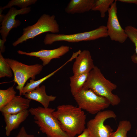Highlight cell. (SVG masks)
Wrapping results in <instances>:
<instances>
[{
	"label": "cell",
	"instance_id": "cell-1",
	"mask_svg": "<svg viewBox=\"0 0 137 137\" xmlns=\"http://www.w3.org/2000/svg\"><path fill=\"white\" fill-rule=\"evenodd\" d=\"M53 114L63 130L70 137L80 134L85 129L86 115L78 107L69 104L60 105Z\"/></svg>",
	"mask_w": 137,
	"mask_h": 137
},
{
	"label": "cell",
	"instance_id": "cell-2",
	"mask_svg": "<svg viewBox=\"0 0 137 137\" xmlns=\"http://www.w3.org/2000/svg\"><path fill=\"white\" fill-rule=\"evenodd\" d=\"M117 87L115 84L105 77L99 68L95 66L89 72L83 88L90 90L97 95L106 98L111 105L115 106L118 105L121 100L118 95L112 92Z\"/></svg>",
	"mask_w": 137,
	"mask_h": 137
},
{
	"label": "cell",
	"instance_id": "cell-3",
	"mask_svg": "<svg viewBox=\"0 0 137 137\" xmlns=\"http://www.w3.org/2000/svg\"><path fill=\"white\" fill-rule=\"evenodd\" d=\"M28 110L40 130L47 137H70L63 130L59 121L53 115L55 109L39 106L31 108Z\"/></svg>",
	"mask_w": 137,
	"mask_h": 137
},
{
	"label": "cell",
	"instance_id": "cell-4",
	"mask_svg": "<svg viewBox=\"0 0 137 137\" xmlns=\"http://www.w3.org/2000/svg\"><path fill=\"white\" fill-rule=\"evenodd\" d=\"M59 31V26L55 19V16L44 14L35 24L24 28L22 35L13 43L12 45L16 46L44 32H49L56 33Z\"/></svg>",
	"mask_w": 137,
	"mask_h": 137
},
{
	"label": "cell",
	"instance_id": "cell-5",
	"mask_svg": "<svg viewBox=\"0 0 137 137\" xmlns=\"http://www.w3.org/2000/svg\"><path fill=\"white\" fill-rule=\"evenodd\" d=\"M5 58L13 72V81L17 84L16 89L19 90V95L21 96L23 89L27 81L30 78L35 80L36 76L42 71L43 66L39 64L28 65L15 60Z\"/></svg>",
	"mask_w": 137,
	"mask_h": 137
},
{
	"label": "cell",
	"instance_id": "cell-6",
	"mask_svg": "<svg viewBox=\"0 0 137 137\" xmlns=\"http://www.w3.org/2000/svg\"><path fill=\"white\" fill-rule=\"evenodd\" d=\"M108 36L106 26L102 25L91 31L74 34L48 33L45 36L43 42L46 45H51L55 42L59 41L77 42L93 40Z\"/></svg>",
	"mask_w": 137,
	"mask_h": 137
},
{
	"label": "cell",
	"instance_id": "cell-7",
	"mask_svg": "<svg viewBox=\"0 0 137 137\" xmlns=\"http://www.w3.org/2000/svg\"><path fill=\"white\" fill-rule=\"evenodd\" d=\"M73 96L79 107L92 114H97L111 105L106 98L97 95L90 90L83 88Z\"/></svg>",
	"mask_w": 137,
	"mask_h": 137
},
{
	"label": "cell",
	"instance_id": "cell-8",
	"mask_svg": "<svg viewBox=\"0 0 137 137\" xmlns=\"http://www.w3.org/2000/svg\"><path fill=\"white\" fill-rule=\"evenodd\" d=\"M116 117V114L113 111H100L88 122L87 128L92 137H109L113 130L110 126L105 125L104 122L108 119H115Z\"/></svg>",
	"mask_w": 137,
	"mask_h": 137
},
{
	"label": "cell",
	"instance_id": "cell-9",
	"mask_svg": "<svg viewBox=\"0 0 137 137\" xmlns=\"http://www.w3.org/2000/svg\"><path fill=\"white\" fill-rule=\"evenodd\" d=\"M117 0H115L109 9L106 26L108 36L111 40L123 43L128 38L125 29L121 26L117 13Z\"/></svg>",
	"mask_w": 137,
	"mask_h": 137
},
{
	"label": "cell",
	"instance_id": "cell-10",
	"mask_svg": "<svg viewBox=\"0 0 137 137\" xmlns=\"http://www.w3.org/2000/svg\"><path fill=\"white\" fill-rule=\"evenodd\" d=\"M31 11V8L28 7L19 10L14 7L10 8L1 23L2 26L0 27V33L2 39L6 40L10 30L13 28H17L21 24L20 21L15 19L17 15L27 14Z\"/></svg>",
	"mask_w": 137,
	"mask_h": 137
},
{
	"label": "cell",
	"instance_id": "cell-11",
	"mask_svg": "<svg viewBox=\"0 0 137 137\" xmlns=\"http://www.w3.org/2000/svg\"><path fill=\"white\" fill-rule=\"evenodd\" d=\"M70 49L69 46L62 45L58 48L51 50L42 49L38 51L29 53L19 50L17 53L20 55L39 58L42 62V65L44 66L48 64L52 59L60 58L69 52Z\"/></svg>",
	"mask_w": 137,
	"mask_h": 137
},
{
	"label": "cell",
	"instance_id": "cell-12",
	"mask_svg": "<svg viewBox=\"0 0 137 137\" xmlns=\"http://www.w3.org/2000/svg\"><path fill=\"white\" fill-rule=\"evenodd\" d=\"M75 59L72 67L74 74L89 73L95 66L89 50H84L81 51Z\"/></svg>",
	"mask_w": 137,
	"mask_h": 137
},
{
	"label": "cell",
	"instance_id": "cell-13",
	"mask_svg": "<svg viewBox=\"0 0 137 137\" xmlns=\"http://www.w3.org/2000/svg\"><path fill=\"white\" fill-rule=\"evenodd\" d=\"M31 100L25 98L21 96L16 95L7 105L0 110L2 115L14 114L28 110Z\"/></svg>",
	"mask_w": 137,
	"mask_h": 137
},
{
	"label": "cell",
	"instance_id": "cell-14",
	"mask_svg": "<svg viewBox=\"0 0 137 137\" xmlns=\"http://www.w3.org/2000/svg\"><path fill=\"white\" fill-rule=\"evenodd\" d=\"M29 113L28 110H26L16 114L3 115L6 124V135L9 136L13 130L18 128L28 117Z\"/></svg>",
	"mask_w": 137,
	"mask_h": 137
},
{
	"label": "cell",
	"instance_id": "cell-15",
	"mask_svg": "<svg viewBox=\"0 0 137 137\" xmlns=\"http://www.w3.org/2000/svg\"><path fill=\"white\" fill-rule=\"evenodd\" d=\"M26 98L38 101L45 108H48L50 102L54 101L56 96L48 95L46 93V87L42 85L37 88L34 90L24 94Z\"/></svg>",
	"mask_w": 137,
	"mask_h": 137
},
{
	"label": "cell",
	"instance_id": "cell-16",
	"mask_svg": "<svg viewBox=\"0 0 137 137\" xmlns=\"http://www.w3.org/2000/svg\"><path fill=\"white\" fill-rule=\"evenodd\" d=\"M95 0H71L65 8L69 14L83 13L91 10Z\"/></svg>",
	"mask_w": 137,
	"mask_h": 137
},
{
	"label": "cell",
	"instance_id": "cell-17",
	"mask_svg": "<svg viewBox=\"0 0 137 137\" xmlns=\"http://www.w3.org/2000/svg\"><path fill=\"white\" fill-rule=\"evenodd\" d=\"M89 73L74 74L70 77L71 92L73 96L83 88Z\"/></svg>",
	"mask_w": 137,
	"mask_h": 137
},
{
	"label": "cell",
	"instance_id": "cell-18",
	"mask_svg": "<svg viewBox=\"0 0 137 137\" xmlns=\"http://www.w3.org/2000/svg\"><path fill=\"white\" fill-rule=\"evenodd\" d=\"M70 61H71V60L69 59L57 69L39 80L35 81L34 80L30 79L29 82H27L26 85L24 87L22 91V95H23L26 93L31 92L39 87V85L43 82L54 75Z\"/></svg>",
	"mask_w": 137,
	"mask_h": 137
},
{
	"label": "cell",
	"instance_id": "cell-19",
	"mask_svg": "<svg viewBox=\"0 0 137 137\" xmlns=\"http://www.w3.org/2000/svg\"><path fill=\"white\" fill-rule=\"evenodd\" d=\"M13 86L5 90H0V110L10 102L16 96Z\"/></svg>",
	"mask_w": 137,
	"mask_h": 137
},
{
	"label": "cell",
	"instance_id": "cell-20",
	"mask_svg": "<svg viewBox=\"0 0 137 137\" xmlns=\"http://www.w3.org/2000/svg\"><path fill=\"white\" fill-rule=\"evenodd\" d=\"M131 128V125L129 121L123 120L119 123L116 131L113 132L109 137H127V133Z\"/></svg>",
	"mask_w": 137,
	"mask_h": 137
},
{
	"label": "cell",
	"instance_id": "cell-21",
	"mask_svg": "<svg viewBox=\"0 0 137 137\" xmlns=\"http://www.w3.org/2000/svg\"><path fill=\"white\" fill-rule=\"evenodd\" d=\"M114 1V0H95L91 10L99 11L101 17L104 18Z\"/></svg>",
	"mask_w": 137,
	"mask_h": 137
},
{
	"label": "cell",
	"instance_id": "cell-22",
	"mask_svg": "<svg viewBox=\"0 0 137 137\" xmlns=\"http://www.w3.org/2000/svg\"><path fill=\"white\" fill-rule=\"evenodd\" d=\"M137 28L131 25H128L125 28V32L128 38L135 46V53L131 56L132 61L137 65Z\"/></svg>",
	"mask_w": 137,
	"mask_h": 137
},
{
	"label": "cell",
	"instance_id": "cell-23",
	"mask_svg": "<svg viewBox=\"0 0 137 137\" xmlns=\"http://www.w3.org/2000/svg\"><path fill=\"white\" fill-rule=\"evenodd\" d=\"M0 52V78H11L13 76L12 70Z\"/></svg>",
	"mask_w": 137,
	"mask_h": 137
},
{
	"label": "cell",
	"instance_id": "cell-24",
	"mask_svg": "<svg viewBox=\"0 0 137 137\" xmlns=\"http://www.w3.org/2000/svg\"><path fill=\"white\" fill-rule=\"evenodd\" d=\"M37 0H11L6 5L2 7L3 10L11 8L14 6H17L21 9L24 8L32 4H34Z\"/></svg>",
	"mask_w": 137,
	"mask_h": 137
},
{
	"label": "cell",
	"instance_id": "cell-25",
	"mask_svg": "<svg viewBox=\"0 0 137 137\" xmlns=\"http://www.w3.org/2000/svg\"><path fill=\"white\" fill-rule=\"evenodd\" d=\"M15 137H35L34 135L27 133L24 127L22 126L17 135Z\"/></svg>",
	"mask_w": 137,
	"mask_h": 137
},
{
	"label": "cell",
	"instance_id": "cell-26",
	"mask_svg": "<svg viewBox=\"0 0 137 137\" xmlns=\"http://www.w3.org/2000/svg\"><path fill=\"white\" fill-rule=\"evenodd\" d=\"M6 40L0 39V52L2 53H4L5 51V47L4 45Z\"/></svg>",
	"mask_w": 137,
	"mask_h": 137
},
{
	"label": "cell",
	"instance_id": "cell-27",
	"mask_svg": "<svg viewBox=\"0 0 137 137\" xmlns=\"http://www.w3.org/2000/svg\"><path fill=\"white\" fill-rule=\"evenodd\" d=\"M77 137H92L88 130L86 128Z\"/></svg>",
	"mask_w": 137,
	"mask_h": 137
},
{
	"label": "cell",
	"instance_id": "cell-28",
	"mask_svg": "<svg viewBox=\"0 0 137 137\" xmlns=\"http://www.w3.org/2000/svg\"><path fill=\"white\" fill-rule=\"evenodd\" d=\"M120 2L129 3H132L137 5V0H117Z\"/></svg>",
	"mask_w": 137,
	"mask_h": 137
},
{
	"label": "cell",
	"instance_id": "cell-29",
	"mask_svg": "<svg viewBox=\"0 0 137 137\" xmlns=\"http://www.w3.org/2000/svg\"><path fill=\"white\" fill-rule=\"evenodd\" d=\"M4 10L2 8V7H0V23H1L3 21L5 15L2 14Z\"/></svg>",
	"mask_w": 137,
	"mask_h": 137
},
{
	"label": "cell",
	"instance_id": "cell-30",
	"mask_svg": "<svg viewBox=\"0 0 137 137\" xmlns=\"http://www.w3.org/2000/svg\"><path fill=\"white\" fill-rule=\"evenodd\" d=\"M136 135L137 136V128H136Z\"/></svg>",
	"mask_w": 137,
	"mask_h": 137
},
{
	"label": "cell",
	"instance_id": "cell-31",
	"mask_svg": "<svg viewBox=\"0 0 137 137\" xmlns=\"http://www.w3.org/2000/svg\"><path fill=\"white\" fill-rule=\"evenodd\" d=\"M136 30H137V28L136 29Z\"/></svg>",
	"mask_w": 137,
	"mask_h": 137
}]
</instances>
